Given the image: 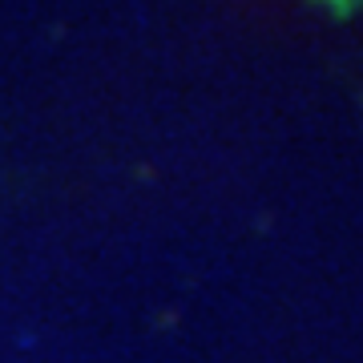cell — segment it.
<instances>
[{"mask_svg": "<svg viewBox=\"0 0 363 363\" xmlns=\"http://www.w3.org/2000/svg\"><path fill=\"white\" fill-rule=\"evenodd\" d=\"M315 4L331 9L335 16H347V13H355V9H363V0H315Z\"/></svg>", "mask_w": 363, "mask_h": 363, "instance_id": "6da1fadb", "label": "cell"}]
</instances>
